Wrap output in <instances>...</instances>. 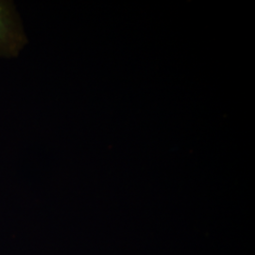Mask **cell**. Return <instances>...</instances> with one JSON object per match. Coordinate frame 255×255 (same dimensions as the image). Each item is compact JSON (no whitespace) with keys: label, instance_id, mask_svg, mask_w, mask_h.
<instances>
[{"label":"cell","instance_id":"6da1fadb","mask_svg":"<svg viewBox=\"0 0 255 255\" xmlns=\"http://www.w3.org/2000/svg\"><path fill=\"white\" fill-rule=\"evenodd\" d=\"M26 41L24 28L13 5L0 0V57H16Z\"/></svg>","mask_w":255,"mask_h":255}]
</instances>
